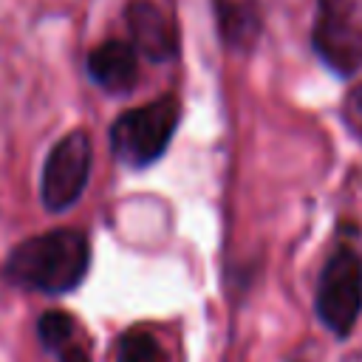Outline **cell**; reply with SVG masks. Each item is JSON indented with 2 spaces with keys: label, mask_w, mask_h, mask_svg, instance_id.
<instances>
[{
  "label": "cell",
  "mask_w": 362,
  "mask_h": 362,
  "mask_svg": "<svg viewBox=\"0 0 362 362\" xmlns=\"http://www.w3.org/2000/svg\"><path fill=\"white\" fill-rule=\"evenodd\" d=\"M90 266V246L79 229H51L17 243L6 257L8 283L42 294L76 288Z\"/></svg>",
  "instance_id": "cell-1"
},
{
  "label": "cell",
  "mask_w": 362,
  "mask_h": 362,
  "mask_svg": "<svg viewBox=\"0 0 362 362\" xmlns=\"http://www.w3.org/2000/svg\"><path fill=\"white\" fill-rule=\"evenodd\" d=\"M178 124V102L161 96L141 107L122 113L110 127V150L127 167L153 164L170 144Z\"/></svg>",
  "instance_id": "cell-2"
},
{
  "label": "cell",
  "mask_w": 362,
  "mask_h": 362,
  "mask_svg": "<svg viewBox=\"0 0 362 362\" xmlns=\"http://www.w3.org/2000/svg\"><path fill=\"white\" fill-rule=\"evenodd\" d=\"M362 311V255L339 243L322 266L317 286V314L339 337H345Z\"/></svg>",
  "instance_id": "cell-3"
},
{
  "label": "cell",
  "mask_w": 362,
  "mask_h": 362,
  "mask_svg": "<svg viewBox=\"0 0 362 362\" xmlns=\"http://www.w3.org/2000/svg\"><path fill=\"white\" fill-rule=\"evenodd\" d=\"M314 48L331 71L354 74L362 65V0H317Z\"/></svg>",
  "instance_id": "cell-4"
},
{
  "label": "cell",
  "mask_w": 362,
  "mask_h": 362,
  "mask_svg": "<svg viewBox=\"0 0 362 362\" xmlns=\"http://www.w3.org/2000/svg\"><path fill=\"white\" fill-rule=\"evenodd\" d=\"M90 158L93 150L85 130H74L51 147L40 181V198L48 212H62L79 201L88 187Z\"/></svg>",
  "instance_id": "cell-5"
},
{
  "label": "cell",
  "mask_w": 362,
  "mask_h": 362,
  "mask_svg": "<svg viewBox=\"0 0 362 362\" xmlns=\"http://www.w3.org/2000/svg\"><path fill=\"white\" fill-rule=\"evenodd\" d=\"M127 31L133 37V48L150 57L153 62L170 59L175 54V28L164 17V11L150 0H133L124 11Z\"/></svg>",
  "instance_id": "cell-6"
},
{
  "label": "cell",
  "mask_w": 362,
  "mask_h": 362,
  "mask_svg": "<svg viewBox=\"0 0 362 362\" xmlns=\"http://www.w3.org/2000/svg\"><path fill=\"white\" fill-rule=\"evenodd\" d=\"M88 74L99 88L110 93H127L139 79L136 48L122 40H107L96 45L88 57Z\"/></svg>",
  "instance_id": "cell-7"
},
{
  "label": "cell",
  "mask_w": 362,
  "mask_h": 362,
  "mask_svg": "<svg viewBox=\"0 0 362 362\" xmlns=\"http://www.w3.org/2000/svg\"><path fill=\"white\" fill-rule=\"evenodd\" d=\"M37 337L59 362H90V354L76 339V322L65 311H45L37 320Z\"/></svg>",
  "instance_id": "cell-8"
},
{
  "label": "cell",
  "mask_w": 362,
  "mask_h": 362,
  "mask_svg": "<svg viewBox=\"0 0 362 362\" xmlns=\"http://www.w3.org/2000/svg\"><path fill=\"white\" fill-rule=\"evenodd\" d=\"M215 11H218L221 34L229 45L246 48L255 40L260 28L257 0H215Z\"/></svg>",
  "instance_id": "cell-9"
},
{
  "label": "cell",
  "mask_w": 362,
  "mask_h": 362,
  "mask_svg": "<svg viewBox=\"0 0 362 362\" xmlns=\"http://www.w3.org/2000/svg\"><path fill=\"white\" fill-rule=\"evenodd\" d=\"M113 362H170V356L147 328H130L116 339Z\"/></svg>",
  "instance_id": "cell-10"
},
{
  "label": "cell",
  "mask_w": 362,
  "mask_h": 362,
  "mask_svg": "<svg viewBox=\"0 0 362 362\" xmlns=\"http://www.w3.org/2000/svg\"><path fill=\"white\" fill-rule=\"evenodd\" d=\"M342 113H345V122L351 124V130H354L356 136H362V85H356V88L345 96Z\"/></svg>",
  "instance_id": "cell-11"
}]
</instances>
